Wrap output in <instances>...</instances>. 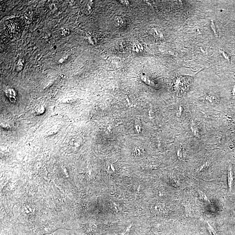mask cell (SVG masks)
Segmentation results:
<instances>
[{
	"mask_svg": "<svg viewBox=\"0 0 235 235\" xmlns=\"http://www.w3.org/2000/svg\"><path fill=\"white\" fill-rule=\"evenodd\" d=\"M7 95L12 101L15 100V94L13 89H9L7 91Z\"/></svg>",
	"mask_w": 235,
	"mask_h": 235,
	"instance_id": "4",
	"label": "cell"
},
{
	"mask_svg": "<svg viewBox=\"0 0 235 235\" xmlns=\"http://www.w3.org/2000/svg\"><path fill=\"white\" fill-rule=\"evenodd\" d=\"M34 112L37 115L43 114L45 112V108L42 105H39L35 107L34 109Z\"/></svg>",
	"mask_w": 235,
	"mask_h": 235,
	"instance_id": "3",
	"label": "cell"
},
{
	"mask_svg": "<svg viewBox=\"0 0 235 235\" xmlns=\"http://www.w3.org/2000/svg\"><path fill=\"white\" fill-rule=\"evenodd\" d=\"M220 54H222V56L226 60L228 63L230 64H231V58L232 55L226 52L225 51L223 50H219Z\"/></svg>",
	"mask_w": 235,
	"mask_h": 235,
	"instance_id": "2",
	"label": "cell"
},
{
	"mask_svg": "<svg viewBox=\"0 0 235 235\" xmlns=\"http://www.w3.org/2000/svg\"><path fill=\"white\" fill-rule=\"evenodd\" d=\"M199 193L200 196L202 200H204L205 201L207 202H210V200H209V199L208 198L207 195L205 194V193H203V192L202 191H199Z\"/></svg>",
	"mask_w": 235,
	"mask_h": 235,
	"instance_id": "7",
	"label": "cell"
},
{
	"mask_svg": "<svg viewBox=\"0 0 235 235\" xmlns=\"http://www.w3.org/2000/svg\"><path fill=\"white\" fill-rule=\"evenodd\" d=\"M121 2L123 4V5H124L125 6H128L129 5V2L127 1H121Z\"/></svg>",
	"mask_w": 235,
	"mask_h": 235,
	"instance_id": "13",
	"label": "cell"
},
{
	"mask_svg": "<svg viewBox=\"0 0 235 235\" xmlns=\"http://www.w3.org/2000/svg\"><path fill=\"white\" fill-rule=\"evenodd\" d=\"M207 228L208 232L211 235H216V232L213 227L208 222H207Z\"/></svg>",
	"mask_w": 235,
	"mask_h": 235,
	"instance_id": "6",
	"label": "cell"
},
{
	"mask_svg": "<svg viewBox=\"0 0 235 235\" xmlns=\"http://www.w3.org/2000/svg\"><path fill=\"white\" fill-rule=\"evenodd\" d=\"M141 78H142V80H143L145 83H146L148 84H151V81H150V79H148L146 76H142V77H141Z\"/></svg>",
	"mask_w": 235,
	"mask_h": 235,
	"instance_id": "8",
	"label": "cell"
},
{
	"mask_svg": "<svg viewBox=\"0 0 235 235\" xmlns=\"http://www.w3.org/2000/svg\"><path fill=\"white\" fill-rule=\"evenodd\" d=\"M234 182L233 173L231 166H229L228 169V185L230 191L232 189V185Z\"/></svg>",
	"mask_w": 235,
	"mask_h": 235,
	"instance_id": "1",
	"label": "cell"
},
{
	"mask_svg": "<svg viewBox=\"0 0 235 235\" xmlns=\"http://www.w3.org/2000/svg\"><path fill=\"white\" fill-rule=\"evenodd\" d=\"M178 157L179 159H182L183 157V152L182 150V148H179L178 150L177 153Z\"/></svg>",
	"mask_w": 235,
	"mask_h": 235,
	"instance_id": "10",
	"label": "cell"
},
{
	"mask_svg": "<svg viewBox=\"0 0 235 235\" xmlns=\"http://www.w3.org/2000/svg\"><path fill=\"white\" fill-rule=\"evenodd\" d=\"M114 22L118 26H121L124 24V20L122 17L117 16L114 18Z\"/></svg>",
	"mask_w": 235,
	"mask_h": 235,
	"instance_id": "5",
	"label": "cell"
},
{
	"mask_svg": "<svg viewBox=\"0 0 235 235\" xmlns=\"http://www.w3.org/2000/svg\"><path fill=\"white\" fill-rule=\"evenodd\" d=\"M233 214H234V216H235V211H233Z\"/></svg>",
	"mask_w": 235,
	"mask_h": 235,
	"instance_id": "14",
	"label": "cell"
},
{
	"mask_svg": "<svg viewBox=\"0 0 235 235\" xmlns=\"http://www.w3.org/2000/svg\"><path fill=\"white\" fill-rule=\"evenodd\" d=\"M211 27H212V29L213 30V31H214V34L216 35V36L217 35V29H216V28H215V25H214V23L213 21H212L211 22Z\"/></svg>",
	"mask_w": 235,
	"mask_h": 235,
	"instance_id": "11",
	"label": "cell"
},
{
	"mask_svg": "<svg viewBox=\"0 0 235 235\" xmlns=\"http://www.w3.org/2000/svg\"><path fill=\"white\" fill-rule=\"evenodd\" d=\"M191 130L193 131V133H194V135H196L198 132V129L196 128V126L195 125L192 124L191 126Z\"/></svg>",
	"mask_w": 235,
	"mask_h": 235,
	"instance_id": "9",
	"label": "cell"
},
{
	"mask_svg": "<svg viewBox=\"0 0 235 235\" xmlns=\"http://www.w3.org/2000/svg\"><path fill=\"white\" fill-rule=\"evenodd\" d=\"M209 166V163H208V162H206V164H204L202 166L200 167V170L201 171L202 170H203V169L206 168L207 166Z\"/></svg>",
	"mask_w": 235,
	"mask_h": 235,
	"instance_id": "12",
	"label": "cell"
}]
</instances>
